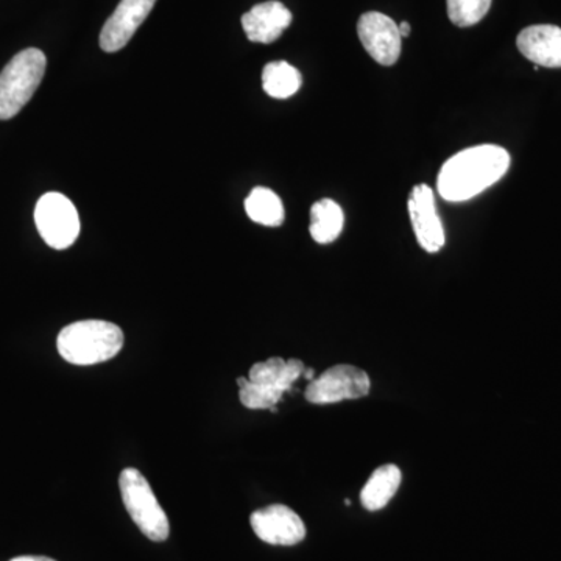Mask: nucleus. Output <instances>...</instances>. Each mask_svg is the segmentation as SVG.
<instances>
[{
  "label": "nucleus",
  "instance_id": "nucleus-5",
  "mask_svg": "<svg viewBox=\"0 0 561 561\" xmlns=\"http://www.w3.org/2000/svg\"><path fill=\"white\" fill-rule=\"evenodd\" d=\"M119 489L125 508L139 530L151 541L168 540L171 524L147 479L136 468H125Z\"/></svg>",
  "mask_w": 561,
  "mask_h": 561
},
{
  "label": "nucleus",
  "instance_id": "nucleus-4",
  "mask_svg": "<svg viewBox=\"0 0 561 561\" xmlns=\"http://www.w3.org/2000/svg\"><path fill=\"white\" fill-rule=\"evenodd\" d=\"M44 51L31 47L11 58L0 72V121L13 119L31 102L46 73Z\"/></svg>",
  "mask_w": 561,
  "mask_h": 561
},
{
  "label": "nucleus",
  "instance_id": "nucleus-10",
  "mask_svg": "<svg viewBox=\"0 0 561 561\" xmlns=\"http://www.w3.org/2000/svg\"><path fill=\"white\" fill-rule=\"evenodd\" d=\"M409 216L421 249L438 253L445 245V230L435 208L434 191L427 184L413 187L409 197Z\"/></svg>",
  "mask_w": 561,
  "mask_h": 561
},
{
  "label": "nucleus",
  "instance_id": "nucleus-21",
  "mask_svg": "<svg viewBox=\"0 0 561 561\" xmlns=\"http://www.w3.org/2000/svg\"><path fill=\"white\" fill-rule=\"evenodd\" d=\"M313 375H316V371L313 370H305V373H302V376H305L306 379H316L313 378Z\"/></svg>",
  "mask_w": 561,
  "mask_h": 561
},
{
  "label": "nucleus",
  "instance_id": "nucleus-6",
  "mask_svg": "<svg viewBox=\"0 0 561 561\" xmlns=\"http://www.w3.org/2000/svg\"><path fill=\"white\" fill-rule=\"evenodd\" d=\"M35 224L41 238L55 250H66L80 234V217L76 206L58 192L44 194L36 203Z\"/></svg>",
  "mask_w": 561,
  "mask_h": 561
},
{
  "label": "nucleus",
  "instance_id": "nucleus-15",
  "mask_svg": "<svg viewBox=\"0 0 561 561\" xmlns=\"http://www.w3.org/2000/svg\"><path fill=\"white\" fill-rule=\"evenodd\" d=\"M345 224L343 210L337 203L323 198L317 202L311 208V236L313 241L327 245V243L334 242L341 236Z\"/></svg>",
  "mask_w": 561,
  "mask_h": 561
},
{
  "label": "nucleus",
  "instance_id": "nucleus-14",
  "mask_svg": "<svg viewBox=\"0 0 561 561\" xmlns=\"http://www.w3.org/2000/svg\"><path fill=\"white\" fill-rule=\"evenodd\" d=\"M402 472L397 465H382L378 470L373 471L370 479L360 491L362 505L368 512H378L386 507L393 500L397 491L400 490Z\"/></svg>",
  "mask_w": 561,
  "mask_h": 561
},
{
  "label": "nucleus",
  "instance_id": "nucleus-18",
  "mask_svg": "<svg viewBox=\"0 0 561 561\" xmlns=\"http://www.w3.org/2000/svg\"><path fill=\"white\" fill-rule=\"evenodd\" d=\"M493 0H446L448 16L457 27L479 24L490 11Z\"/></svg>",
  "mask_w": 561,
  "mask_h": 561
},
{
  "label": "nucleus",
  "instance_id": "nucleus-16",
  "mask_svg": "<svg viewBox=\"0 0 561 561\" xmlns=\"http://www.w3.org/2000/svg\"><path fill=\"white\" fill-rule=\"evenodd\" d=\"M262 87L273 99H289L301 88L300 70L287 61H272L262 70Z\"/></svg>",
  "mask_w": 561,
  "mask_h": 561
},
{
  "label": "nucleus",
  "instance_id": "nucleus-13",
  "mask_svg": "<svg viewBox=\"0 0 561 561\" xmlns=\"http://www.w3.org/2000/svg\"><path fill=\"white\" fill-rule=\"evenodd\" d=\"M519 51L541 68H561V28L540 24L524 28L516 38Z\"/></svg>",
  "mask_w": 561,
  "mask_h": 561
},
{
  "label": "nucleus",
  "instance_id": "nucleus-20",
  "mask_svg": "<svg viewBox=\"0 0 561 561\" xmlns=\"http://www.w3.org/2000/svg\"><path fill=\"white\" fill-rule=\"evenodd\" d=\"M411 32H412V28H411V24H409V22H401L400 24V33H401V38H408L409 35H411Z\"/></svg>",
  "mask_w": 561,
  "mask_h": 561
},
{
  "label": "nucleus",
  "instance_id": "nucleus-11",
  "mask_svg": "<svg viewBox=\"0 0 561 561\" xmlns=\"http://www.w3.org/2000/svg\"><path fill=\"white\" fill-rule=\"evenodd\" d=\"M157 0H121L116 11L103 25L101 47L108 54L119 51L130 43L140 24L149 18Z\"/></svg>",
  "mask_w": 561,
  "mask_h": 561
},
{
  "label": "nucleus",
  "instance_id": "nucleus-7",
  "mask_svg": "<svg viewBox=\"0 0 561 561\" xmlns=\"http://www.w3.org/2000/svg\"><path fill=\"white\" fill-rule=\"evenodd\" d=\"M371 390L370 376L354 365L341 364L328 368L312 379L305 391L306 400L317 405L335 404L346 400H359Z\"/></svg>",
  "mask_w": 561,
  "mask_h": 561
},
{
  "label": "nucleus",
  "instance_id": "nucleus-17",
  "mask_svg": "<svg viewBox=\"0 0 561 561\" xmlns=\"http://www.w3.org/2000/svg\"><path fill=\"white\" fill-rule=\"evenodd\" d=\"M245 210L251 220L264 227H279L286 217L283 202L267 187H254L251 191L245 201Z\"/></svg>",
  "mask_w": 561,
  "mask_h": 561
},
{
  "label": "nucleus",
  "instance_id": "nucleus-3",
  "mask_svg": "<svg viewBox=\"0 0 561 561\" xmlns=\"http://www.w3.org/2000/svg\"><path fill=\"white\" fill-rule=\"evenodd\" d=\"M305 370V364L300 359L271 357L257 362L250 368L247 378L238 379L239 398L251 411H275V405L283 401L284 393L291 390V386L301 378Z\"/></svg>",
  "mask_w": 561,
  "mask_h": 561
},
{
  "label": "nucleus",
  "instance_id": "nucleus-9",
  "mask_svg": "<svg viewBox=\"0 0 561 561\" xmlns=\"http://www.w3.org/2000/svg\"><path fill=\"white\" fill-rule=\"evenodd\" d=\"M250 523L256 537L268 545L295 546L306 537L305 523L287 505L260 508L251 515Z\"/></svg>",
  "mask_w": 561,
  "mask_h": 561
},
{
  "label": "nucleus",
  "instance_id": "nucleus-1",
  "mask_svg": "<svg viewBox=\"0 0 561 561\" xmlns=\"http://www.w3.org/2000/svg\"><path fill=\"white\" fill-rule=\"evenodd\" d=\"M511 168V154L500 146L460 151L443 164L438 194L448 202H467L497 183Z\"/></svg>",
  "mask_w": 561,
  "mask_h": 561
},
{
  "label": "nucleus",
  "instance_id": "nucleus-8",
  "mask_svg": "<svg viewBox=\"0 0 561 561\" xmlns=\"http://www.w3.org/2000/svg\"><path fill=\"white\" fill-rule=\"evenodd\" d=\"M357 35L362 46L379 65L393 66L400 58L402 39L400 27L386 14L379 11L362 14L357 22Z\"/></svg>",
  "mask_w": 561,
  "mask_h": 561
},
{
  "label": "nucleus",
  "instance_id": "nucleus-12",
  "mask_svg": "<svg viewBox=\"0 0 561 561\" xmlns=\"http://www.w3.org/2000/svg\"><path fill=\"white\" fill-rule=\"evenodd\" d=\"M291 24V13L278 0L260 3L242 16V27L251 43L272 44Z\"/></svg>",
  "mask_w": 561,
  "mask_h": 561
},
{
  "label": "nucleus",
  "instance_id": "nucleus-19",
  "mask_svg": "<svg viewBox=\"0 0 561 561\" xmlns=\"http://www.w3.org/2000/svg\"><path fill=\"white\" fill-rule=\"evenodd\" d=\"M10 561H55V560L49 559V557L24 556V557H16V559H13Z\"/></svg>",
  "mask_w": 561,
  "mask_h": 561
},
{
  "label": "nucleus",
  "instance_id": "nucleus-2",
  "mask_svg": "<svg viewBox=\"0 0 561 561\" xmlns=\"http://www.w3.org/2000/svg\"><path fill=\"white\" fill-rule=\"evenodd\" d=\"M124 332L103 320H81L62 328L57 348L66 362L80 367L113 359L124 346Z\"/></svg>",
  "mask_w": 561,
  "mask_h": 561
}]
</instances>
